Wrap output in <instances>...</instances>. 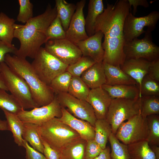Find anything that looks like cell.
<instances>
[{"instance_id": "48", "label": "cell", "mask_w": 159, "mask_h": 159, "mask_svg": "<svg viewBox=\"0 0 159 159\" xmlns=\"http://www.w3.org/2000/svg\"><path fill=\"white\" fill-rule=\"evenodd\" d=\"M151 149L154 153L156 159H159V147L156 145H150Z\"/></svg>"}, {"instance_id": "37", "label": "cell", "mask_w": 159, "mask_h": 159, "mask_svg": "<svg viewBox=\"0 0 159 159\" xmlns=\"http://www.w3.org/2000/svg\"><path fill=\"white\" fill-rule=\"evenodd\" d=\"M96 63L91 58L82 56L75 63L68 66L66 71L72 76L80 77L85 71Z\"/></svg>"}, {"instance_id": "28", "label": "cell", "mask_w": 159, "mask_h": 159, "mask_svg": "<svg viewBox=\"0 0 159 159\" xmlns=\"http://www.w3.org/2000/svg\"><path fill=\"white\" fill-rule=\"evenodd\" d=\"M94 140L102 149L106 147L109 138L112 132L111 127L106 119H97L94 126Z\"/></svg>"}, {"instance_id": "2", "label": "cell", "mask_w": 159, "mask_h": 159, "mask_svg": "<svg viewBox=\"0 0 159 159\" xmlns=\"http://www.w3.org/2000/svg\"><path fill=\"white\" fill-rule=\"evenodd\" d=\"M57 15L55 6L49 3L44 12L33 17L24 25L15 24L14 38L20 43L15 55L34 59L41 46L47 41L46 32Z\"/></svg>"}, {"instance_id": "29", "label": "cell", "mask_w": 159, "mask_h": 159, "mask_svg": "<svg viewBox=\"0 0 159 159\" xmlns=\"http://www.w3.org/2000/svg\"><path fill=\"white\" fill-rule=\"evenodd\" d=\"M22 136L23 139L29 143L32 147L43 153L44 146L37 130V125L24 123Z\"/></svg>"}, {"instance_id": "35", "label": "cell", "mask_w": 159, "mask_h": 159, "mask_svg": "<svg viewBox=\"0 0 159 159\" xmlns=\"http://www.w3.org/2000/svg\"><path fill=\"white\" fill-rule=\"evenodd\" d=\"M72 77L69 73L66 71L56 77L49 85L54 94L68 93Z\"/></svg>"}, {"instance_id": "27", "label": "cell", "mask_w": 159, "mask_h": 159, "mask_svg": "<svg viewBox=\"0 0 159 159\" xmlns=\"http://www.w3.org/2000/svg\"><path fill=\"white\" fill-rule=\"evenodd\" d=\"M55 2L57 15L66 32L75 11L76 5L73 3H68L64 0H56Z\"/></svg>"}, {"instance_id": "23", "label": "cell", "mask_w": 159, "mask_h": 159, "mask_svg": "<svg viewBox=\"0 0 159 159\" xmlns=\"http://www.w3.org/2000/svg\"><path fill=\"white\" fill-rule=\"evenodd\" d=\"M87 141L80 138L67 145L60 153L61 159H85Z\"/></svg>"}, {"instance_id": "6", "label": "cell", "mask_w": 159, "mask_h": 159, "mask_svg": "<svg viewBox=\"0 0 159 159\" xmlns=\"http://www.w3.org/2000/svg\"><path fill=\"white\" fill-rule=\"evenodd\" d=\"M31 63L40 80L49 86L57 76L66 71L68 65L64 63L41 47Z\"/></svg>"}, {"instance_id": "3", "label": "cell", "mask_w": 159, "mask_h": 159, "mask_svg": "<svg viewBox=\"0 0 159 159\" xmlns=\"http://www.w3.org/2000/svg\"><path fill=\"white\" fill-rule=\"evenodd\" d=\"M4 62L11 70L25 81L38 107L47 105L52 101L55 95L53 90L49 86L40 80L31 63L26 58L7 54Z\"/></svg>"}, {"instance_id": "14", "label": "cell", "mask_w": 159, "mask_h": 159, "mask_svg": "<svg viewBox=\"0 0 159 159\" xmlns=\"http://www.w3.org/2000/svg\"><path fill=\"white\" fill-rule=\"evenodd\" d=\"M86 2L85 0H81L77 2L75 11L65 32L66 39L75 44L89 37L85 30L83 11Z\"/></svg>"}, {"instance_id": "8", "label": "cell", "mask_w": 159, "mask_h": 159, "mask_svg": "<svg viewBox=\"0 0 159 159\" xmlns=\"http://www.w3.org/2000/svg\"><path fill=\"white\" fill-rule=\"evenodd\" d=\"M152 32L147 29L143 39L125 42L123 51L125 59H143L151 62L159 59V47L153 42Z\"/></svg>"}, {"instance_id": "47", "label": "cell", "mask_w": 159, "mask_h": 159, "mask_svg": "<svg viewBox=\"0 0 159 159\" xmlns=\"http://www.w3.org/2000/svg\"><path fill=\"white\" fill-rule=\"evenodd\" d=\"M0 130H9V129L6 120L0 119Z\"/></svg>"}, {"instance_id": "46", "label": "cell", "mask_w": 159, "mask_h": 159, "mask_svg": "<svg viewBox=\"0 0 159 159\" xmlns=\"http://www.w3.org/2000/svg\"><path fill=\"white\" fill-rule=\"evenodd\" d=\"M111 149L109 146H107L102 150L100 154L93 159H111L110 155Z\"/></svg>"}, {"instance_id": "16", "label": "cell", "mask_w": 159, "mask_h": 159, "mask_svg": "<svg viewBox=\"0 0 159 159\" xmlns=\"http://www.w3.org/2000/svg\"><path fill=\"white\" fill-rule=\"evenodd\" d=\"M112 99L102 87L90 90L86 101L92 107L97 119H105Z\"/></svg>"}, {"instance_id": "22", "label": "cell", "mask_w": 159, "mask_h": 159, "mask_svg": "<svg viewBox=\"0 0 159 159\" xmlns=\"http://www.w3.org/2000/svg\"><path fill=\"white\" fill-rule=\"evenodd\" d=\"M104 5L102 0H90L88 11L85 19V30L89 37L95 33V26L97 17L103 11Z\"/></svg>"}, {"instance_id": "41", "label": "cell", "mask_w": 159, "mask_h": 159, "mask_svg": "<svg viewBox=\"0 0 159 159\" xmlns=\"http://www.w3.org/2000/svg\"><path fill=\"white\" fill-rule=\"evenodd\" d=\"M23 147L26 149V159H47L42 153L30 146L28 143L24 139Z\"/></svg>"}, {"instance_id": "20", "label": "cell", "mask_w": 159, "mask_h": 159, "mask_svg": "<svg viewBox=\"0 0 159 159\" xmlns=\"http://www.w3.org/2000/svg\"><path fill=\"white\" fill-rule=\"evenodd\" d=\"M80 77L91 89L101 87L105 84L106 80L102 61L93 64L82 74Z\"/></svg>"}, {"instance_id": "32", "label": "cell", "mask_w": 159, "mask_h": 159, "mask_svg": "<svg viewBox=\"0 0 159 159\" xmlns=\"http://www.w3.org/2000/svg\"><path fill=\"white\" fill-rule=\"evenodd\" d=\"M0 88V108L17 115L23 109L11 94Z\"/></svg>"}, {"instance_id": "38", "label": "cell", "mask_w": 159, "mask_h": 159, "mask_svg": "<svg viewBox=\"0 0 159 159\" xmlns=\"http://www.w3.org/2000/svg\"><path fill=\"white\" fill-rule=\"evenodd\" d=\"M47 40L66 38V32L57 15L47 29L46 32Z\"/></svg>"}, {"instance_id": "18", "label": "cell", "mask_w": 159, "mask_h": 159, "mask_svg": "<svg viewBox=\"0 0 159 159\" xmlns=\"http://www.w3.org/2000/svg\"><path fill=\"white\" fill-rule=\"evenodd\" d=\"M150 63L143 59H125L120 67L135 81L139 89L142 79L148 74Z\"/></svg>"}, {"instance_id": "33", "label": "cell", "mask_w": 159, "mask_h": 159, "mask_svg": "<svg viewBox=\"0 0 159 159\" xmlns=\"http://www.w3.org/2000/svg\"><path fill=\"white\" fill-rule=\"evenodd\" d=\"M108 140L111 146L110 153L111 159H130L127 145L121 143L112 133Z\"/></svg>"}, {"instance_id": "49", "label": "cell", "mask_w": 159, "mask_h": 159, "mask_svg": "<svg viewBox=\"0 0 159 159\" xmlns=\"http://www.w3.org/2000/svg\"><path fill=\"white\" fill-rule=\"evenodd\" d=\"M0 88L8 91L7 88L5 85L3 77L0 72Z\"/></svg>"}, {"instance_id": "45", "label": "cell", "mask_w": 159, "mask_h": 159, "mask_svg": "<svg viewBox=\"0 0 159 159\" xmlns=\"http://www.w3.org/2000/svg\"><path fill=\"white\" fill-rule=\"evenodd\" d=\"M129 6L131 8V6L133 7V15H135L137 12V8L138 6H141L145 8L149 7V4L146 0H127Z\"/></svg>"}, {"instance_id": "26", "label": "cell", "mask_w": 159, "mask_h": 159, "mask_svg": "<svg viewBox=\"0 0 159 159\" xmlns=\"http://www.w3.org/2000/svg\"><path fill=\"white\" fill-rule=\"evenodd\" d=\"M15 21L4 13H0V40L8 45H13Z\"/></svg>"}, {"instance_id": "19", "label": "cell", "mask_w": 159, "mask_h": 159, "mask_svg": "<svg viewBox=\"0 0 159 159\" xmlns=\"http://www.w3.org/2000/svg\"><path fill=\"white\" fill-rule=\"evenodd\" d=\"M102 62L106 80L105 84L111 86L137 85L135 81L122 71L120 67L103 61Z\"/></svg>"}, {"instance_id": "4", "label": "cell", "mask_w": 159, "mask_h": 159, "mask_svg": "<svg viewBox=\"0 0 159 159\" xmlns=\"http://www.w3.org/2000/svg\"><path fill=\"white\" fill-rule=\"evenodd\" d=\"M37 130L41 139L60 153L67 145L81 138L68 125L55 117L39 125Z\"/></svg>"}, {"instance_id": "30", "label": "cell", "mask_w": 159, "mask_h": 159, "mask_svg": "<svg viewBox=\"0 0 159 159\" xmlns=\"http://www.w3.org/2000/svg\"><path fill=\"white\" fill-rule=\"evenodd\" d=\"M90 90L80 77L72 76L68 93L76 98L86 101Z\"/></svg>"}, {"instance_id": "9", "label": "cell", "mask_w": 159, "mask_h": 159, "mask_svg": "<svg viewBox=\"0 0 159 159\" xmlns=\"http://www.w3.org/2000/svg\"><path fill=\"white\" fill-rule=\"evenodd\" d=\"M116 138L126 145L147 140L148 128L146 117L135 115L119 126L115 134Z\"/></svg>"}, {"instance_id": "43", "label": "cell", "mask_w": 159, "mask_h": 159, "mask_svg": "<svg viewBox=\"0 0 159 159\" xmlns=\"http://www.w3.org/2000/svg\"><path fill=\"white\" fill-rule=\"evenodd\" d=\"M41 140L44 146L43 153L47 159H61L60 153L52 148L44 141Z\"/></svg>"}, {"instance_id": "5", "label": "cell", "mask_w": 159, "mask_h": 159, "mask_svg": "<svg viewBox=\"0 0 159 159\" xmlns=\"http://www.w3.org/2000/svg\"><path fill=\"white\" fill-rule=\"evenodd\" d=\"M0 72L9 91L24 110L38 107L25 81L11 70L5 62L0 64Z\"/></svg>"}, {"instance_id": "36", "label": "cell", "mask_w": 159, "mask_h": 159, "mask_svg": "<svg viewBox=\"0 0 159 159\" xmlns=\"http://www.w3.org/2000/svg\"><path fill=\"white\" fill-rule=\"evenodd\" d=\"M139 90L140 97L141 96H159V82L152 78L147 74L142 80Z\"/></svg>"}, {"instance_id": "42", "label": "cell", "mask_w": 159, "mask_h": 159, "mask_svg": "<svg viewBox=\"0 0 159 159\" xmlns=\"http://www.w3.org/2000/svg\"><path fill=\"white\" fill-rule=\"evenodd\" d=\"M18 49L14 45H8L0 40V64L4 62L5 57L6 54L11 53L15 55Z\"/></svg>"}, {"instance_id": "31", "label": "cell", "mask_w": 159, "mask_h": 159, "mask_svg": "<svg viewBox=\"0 0 159 159\" xmlns=\"http://www.w3.org/2000/svg\"><path fill=\"white\" fill-rule=\"evenodd\" d=\"M140 114L146 117L153 114H159V96H141L140 97Z\"/></svg>"}, {"instance_id": "12", "label": "cell", "mask_w": 159, "mask_h": 159, "mask_svg": "<svg viewBox=\"0 0 159 159\" xmlns=\"http://www.w3.org/2000/svg\"><path fill=\"white\" fill-rule=\"evenodd\" d=\"M57 98L62 107L75 117L90 123L94 127L97 120L92 106L86 101L76 98L68 93L56 94Z\"/></svg>"}, {"instance_id": "44", "label": "cell", "mask_w": 159, "mask_h": 159, "mask_svg": "<svg viewBox=\"0 0 159 159\" xmlns=\"http://www.w3.org/2000/svg\"><path fill=\"white\" fill-rule=\"evenodd\" d=\"M147 74L152 78L159 82V59L151 62Z\"/></svg>"}, {"instance_id": "39", "label": "cell", "mask_w": 159, "mask_h": 159, "mask_svg": "<svg viewBox=\"0 0 159 159\" xmlns=\"http://www.w3.org/2000/svg\"><path fill=\"white\" fill-rule=\"evenodd\" d=\"M19 8L16 20L26 24L33 17V5L29 0H19Z\"/></svg>"}, {"instance_id": "50", "label": "cell", "mask_w": 159, "mask_h": 159, "mask_svg": "<svg viewBox=\"0 0 159 159\" xmlns=\"http://www.w3.org/2000/svg\"></svg>"}, {"instance_id": "34", "label": "cell", "mask_w": 159, "mask_h": 159, "mask_svg": "<svg viewBox=\"0 0 159 159\" xmlns=\"http://www.w3.org/2000/svg\"><path fill=\"white\" fill-rule=\"evenodd\" d=\"M148 128L147 141L150 145H159V115L153 114L146 117Z\"/></svg>"}, {"instance_id": "17", "label": "cell", "mask_w": 159, "mask_h": 159, "mask_svg": "<svg viewBox=\"0 0 159 159\" xmlns=\"http://www.w3.org/2000/svg\"><path fill=\"white\" fill-rule=\"evenodd\" d=\"M62 115L59 120L68 125L77 132L81 138L88 141L94 139V127L89 122L77 118L64 108H62Z\"/></svg>"}, {"instance_id": "21", "label": "cell", "mask_w": 159, "mask_h": 159, "mask_svg": "<svg viewBox=\"0 0 159 159\" xmlns=\"http://www.w3.org/2000/svg\"><path fill=\"white\" fill-rule=\"evenodd\" d=\"M102 87L108 93L112 99H136L140 97L139 88L136 85L111 86L105 84Z\"/></svg>"}, {"instance_id": "11", "label": "cell", "mask_w": 159, "mask_h": 159, "mask_svg": "<svg viewBox=\"0 0 159 159\" xmlns=\"http://www.w3.org/2000/svg\"><path fill=\"white\" fill-rule=\"evenodd\" d=\"M62 107L56 95L49 104L35 107L30 111L23 109L16 115L24 123L41 125L53 118H60L62 115Z\"/></svg>"}, {"instance_id": "1", "label": "cell", "mask_w": 159, "mask_h": 159, "mask_svg": "<svg viewBox=\"0 0 159 159\" xmlns=\"http://www.w3.org/2000/svg\"><path fill=\"white\" fill-rule=\"evenodd\" d=\"M131 10L127 0H120L114 5L107 4L96 19L95 33L100 31L104 37L103 61L113 66L120 67L126 59L123 51L125 43L123 26Z\"/></svg>"}, {"instance_id": "24", "label": "cell", "mask_w": 159, "mask_h": 159, "mask_svg": "<svg viewBox=\"0 0 159 159\" xmlns=\"http://www.w3.org/2000/svg\"><path fill=\"white\" fill-rule=\"evenodd\" d=\"M7 122L9 130L12 132L15 143L19 146H23L22 134L24 123L14 113L2 110Z\"/></svg>"}, {"instance_id": "13", "label": "cell", "mask_w": 159, "mask_h": 159, "mask_svg": "<svg viewBox=\"0 0 159 159\" xmlns=\"http://www.w3.org/2000/svg\"><path fill=\"white\" fill-rule=\"evenodd\" d=\"M44 48L49 53L68 66L75 63L82 56L78 47L66 38L49 40L45 43Z\"/></svg>"}, {"instance_id": "40", "label": "cell", "mask_w": 159, "mask_h": 159, "mask_svg": "<svg viewBox=\"0 0 159 159\" xmlns=\"http://www.w3.org/2000/svg\"><path fill=\"white\" fill-rule=\"evenodd\" d=\"M103 149L94 139L87 141L85 148V159H93L98 156Z\"/></svg>"}, {"instance_id": "7", "label": "cell", "mask_w": 159, "mask_h": 159, "mask_svg": "<svg viewBox=\"0 0 159 159\" xmlns=\"http://www.w3.org/2000/svg\"><path fill=\"white\" fill-rule=\"evenodd\" d=\"M140 114V97L136 99L123 98L112 99L106 119L115 134L121 125L126 120Z\"/></svg>"}, {"instance_id": "15", "label": "cell", "mask_w": 159, "mask_h": 159, "mask_svg": "<svg viewBox=\"0 0 159 159\" xmlns=\"http://www.w3.org/2000/svg\"><path fill=\"white\" fill-rule=\"evenodd\" d=\"M104 37L102 32L98 31L87 39L76 44L80 50L82 55L90 57L96 62L103 61L104 51L102 45Z\"/></svg>"}, {"instance_id": "10", "label": "cell", "mask_w": 159, "mask_h": 159, "mask_svg": "<svg viewBox=\"0 0 159 159\" xmlns=\"http://www.w3.org/2000/svg\"><path fill=\"white\" fill-rule=\"evenodd\" d=\"M131 10L124 22L123 33L125 42L138 38L145 33V27H147V30L152 32L155 28L159 19V12L158 11H153L144 16L136 17Z\"/></svg>"}, {"instance_id": "25", "label": "cell", "mask_w": 159, "mask_h": 159, "mask_svg": "<svg viewBox=\"0 0 159 159\" xmlns=\"http://www.w3.org/2000/svg\"><path fill=\"white\" fill-rule=\"evenodd\" d=\"M127 147L130 159H156L147 140L128 145Z\"/></svg>"}]
</instances>
